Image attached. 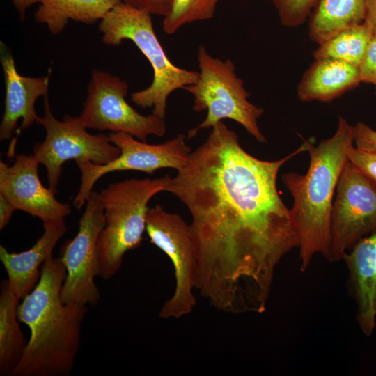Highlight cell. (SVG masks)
<instances>
[{"label":"cell","instance_id":"10","mask_svg":"<svg viewBox=\"0 0 376 376\" xmlns=\"http://www.w3.org/2000/svg\"><path fill=\"white\" fill-rule=\"evenodd\" d=\"M109 136L120 151L116 159L105 164H95L86 160L76 162L81 172V183L72 203L77 209L86 204L94 185L104 175L123 171H138L152 175L163 168L178 171L187 164L191 152L182 134L158 144L139 141L123 132H111Z\"/></svg>","mask_w":376,"mask_h":376},{"label":"cell","instance_id":"1","mask_svg":"<svg viewBox=\"0 0 376 376\" xmlns=\"http://www.w3.org/2000/svg\"><path fill=\"white\" fill-rule=\"evenodd\" d=\"M211 129L165 191L191 214L196 290L226 313H260L276 266L299 246L290 209L277 189V175L288 161L307 151L311 141L267 161L247 152L223 121Z\"/></svg>","mask_w":376,"mask_h":376},{"label":"cell","instance_id":"22","mask_svg":"<svg viewBox=\"0 0 376 376\" xmlns=\"http://www.w3.org/2000/svg\"><path fill=\"white\" fill-rule=\"evenodd\" d=\"M219 0H171L169 13L164 17L163 31L168 35L185 24L210 19Z\"/></svg>","mask_w":376,"mask_h":376},{"label":"cell","instance_id":"5","mask_svg":"<svg viewBox=\"0 0 376 376\" xmlns=\"http://www.w3.org/2000/svg\"><path fill=\"white\" fill-rule=\"evenodd\" d=\"M171 177L128 179L109 184L99 193L104 226L97 243L99 276L112 278L121 268L124 255L138 248L146 232L151 198L165 189Z\"/></svg>","mask_w":376,"mask_h":376},{"label":"cell","instance_id":"16","mask_svg":"<svg viewBox=\"0 0 376 376\" xmlns=\"http://www.w3.org/2000/svg\"><path fill=\"white\" fill-rule=\"evenodd\" d=\"M43 233L33 246L20 253H10L0 246V260L12 293L19 299L37 285L44 263L52 256L57 242L67 232L65 219L43 222Z\"/></svg>","mask_w":376,"mask_h":376},{"label":"cell","instance_id":"14","mask_svg":"<svg viewBox=\"0 0 376 376\" xmlns=\"http://www.w3.org/2000/svg\"><path fill=\"white\" fill-rule=\"evenodd\" d=\"M1 64L6 95L4 111L0 125V140L10 139L22 120L19 131L31 126L38 116L35 103L41 96L48 95L50 72L43 77H24L16 68L8 47L1 42Z\"/></svg>","mask_w":376,"mask_h":376},{"label":"cell","instance_id":"2","mask_svg":"<svg viewBox=\"0 0 376 376\" xmlns=\"http://www.w3.org/2000/svg\"><path fill=\"white\" fill-rule=\"evenodd\" d=\"M65 277L61 260L52 256L36 287L19 304L17 317L29 328L30 338L10 376H68L73 369L87 306L61 300Z\"/></svg>","mask_w":376,"mask_h":376},{"label":"cell","instance_id":"15","mask_svg":"<svg viewBox=\"0 0 376 376\" xmlns=\"http://www.w3.org/2000/svg\"><path fill=\"white\" fill-rule=\"evenodd\" d=\"M343 260L348 270L358 325L366 336H370L376 325V231L359 241Z\"/></svg>","mask_w":376,"mask_h":376},{"label":"cell","instance_id":"11","mask_svg":"<svg viewBox=\"0 0 376 376\" xmlns=\"http://www.w3.org/2000/svg\"><path fill=\"white\" fill-rule=\"evenodd\" d=\"M375 231L376 189L347 161L336 189L325 258L343 260L359 241Z\"/></svg>","mask_w":376,"mask_h":376},{"label":"cell","instance_id":"8","mask_svg":"<svg viewBox=\"0 0 376 376\" xmlns=\"http://www.w3.org/2000/svg\"><path fill=\"white\" fill-rule=\"evenodd\" d=\"M146 232L150 242L162 251L173 264L175 290L159 311L164 319L180 318L196 306V256L189 224L178 214L166 212L161 205L149 207Z\"/></svg>","mask_w":376,"mask_h":376},{"label":"cell","instance_id":"26","mask_svg":"<svg viewBox=\"0 0 376 376\" xmlns=\"http://www.w3.org/2000/svg\"><path fill=\"white\" fill-rule=\"evenodd\" d=\"M354 143L360 150L376 152V130L358 122L354 126Z\"/></svg>","mask_w":376,"mask_h":376},{"label":"cell","instance_id":"29","mask_svg":"<svg viewBox=\"0 0 376 376\" xmlns=\"http://www.w3.org/2000/svg\"><path fill=\"white\" fill-rule=\"evenodd\" d=\"M15 209L12 204L0 194V230H3L9 223Z\"/></svg>","mask_w":376,"mask_h":376},{"label":"cell","instance_id":"7","mask_svg":"<svg viewBox=\"0 0 376 376\" xmlns=\"http://www.w3.org/2000/svg\"><path fill=\"white\" fill-rule=\"evenodd\" d=\"M44 116H38L36 123L45 127L46 135L43 141L35 144L33 156L45 166L49 188L55 194L65 162L86 160L105 164L120 155V149L109 135L88 133L78 116L66 115L62 120L56 119L48 95L44 97Z\"/></svg>","mask_w":376,"mask_h":376},{"label":"cell","instance_id":"27","mask_svg":"<svg viewBox=\"0 0 376 376\" xmlns=\"http://www.w3.org/2000/svg\"><path fill=\"white\" fill-rule=\"evenodd\" d=\"M132 8L151 15L165 17L170 10L171 0H118Z\"/></svg>","mask_w":376,"mask_h":376},{"label":"cell","instance_id":"9","mask_svg":"<svg viewBox=\"0 0 376 376\" xmlns=\"http://www.w3.org/2000/svg\"><path fill=\"white\" fill-rule=\"evenodd\" d=\"M129 86L118 76L97 69L91 72L87 96L78 116L87 129L123 132L146 141L151 135L163 136L164 118L143 116L126 101Z\"/></svg>","mask_w":376,"mask_h":376},{"label":"cell","instance_id":"13","mask_svg":"<svg viewBox=\"0 0 376 376\" xmlns=\"http://www.w3.org/2000/svg\"><path fill=\"white\" fill-rule=\"evenodd\" d=\"M38 162L33 155H18L12 165L0 161V194L15 210L39 218L42 223L65 219L71 207L55 198L40 182Z\"/></svg>","mask_w":376,"mask_h":376},{"label":"cell","instance_id":"17","mask_svg":"<svg viewBox=\"0 0 376 376\" xmlns=\"http://www.w3.org/2000/svg\"><path fill=\"white\" fill-rule=\"evenodd\" d=\"M361 83L358 67L334 58L316 59L297 86L304 102H330Z\"/></svg>","mask_w":376,"mask_h":376},{"label":"cell","instance_id":"19","mask_svg":"<svg viewBox=\"0 0 376 376\" xmlns=\"http://www.w3.org/2000/svg\"><path fill=\"white\" fill-rule=\"evenodd\" d=\"M366 0H318L310 15V39L320 45L363 22Z\"/></svg>","mask_w":376,"mask_h":376},{"label":"cell","instance_id":"23","mask_svg":"<svg viewBox=\"0 0 376 376\" xmlns=\"http://www.w3.org/2000/svg\"><path fill=\"white\" fill-rule=\"evenodd\" d=\"M281 23L294 28L303 24L310 17L318 0H272Z\"/></svg>","mask_w":376,"mask_h":376},{"label":"cell","instance_id":"12","mask_svg":"<svg viewBox=\"0 0 376 376\" xmlns=\"http://www.w3.org/2000/svg\"><path fill=\"white\" fill-rule=\"evenodd\" d=\"M85 205L77 235L62 249L60 259L65 267L66 277L61 298L64 303L87 306H95L100 300L95 282L99 276L97 243L105 219L99 193L92 191Z\"/></svg>","mask_w":376,"mask_h":376},{"label":"cell","instance_id":"30","mask_svg":"<svg viewBox=\"0 0 376 376\" xmlns=\"http://www.w3.org/2000/svg\"><path fill=\"white\" fill-rule=\"evenodd\" d=\"M41 0H12L13 4L18 12L20 19L25 18L27 9L34 4L40 3Z\"/></svg>","mask_w":376,"mask_h":376},{"label":"cell","instance_id":"3","mask_svg":"<svg viewBox=\"0 0 376 376\" xmlns=\"http://www.w3.org/2000/svg\"><path fill=\"white\" fill-rule=\"evenodd\" d=\"M354 144V126L340 116L330 138L307 150L309 166L306 174L285 173L281 180L292 197L290 209L296 229L300 269L306 271L316 254L324 258L330 241L331 214L336 189L347 162V149Z\"/></svg>","mask_w":376,"mask_h":376},{"label":"cell","instance_id":"21","mask_svg":"<svg viewBox=\"0 0 376 376\" xmlns=\"http://www.w3.org/2000/svg\"><path fill=\"white\" fill-rule=\"evenodd\" d=\"M372 37L369 29L361 23L345 29L320 44L313 55L315 60L334 58L358 67Z\"/></svg>","mask_w":376,"mask_h":376},{"label":"cell","instance_id":"18","mask_svg":"<svg viewBox=\"0 0 376 376\" xmlns=\"http://www.w3.org/2000/svg\"><path fill=\"white\" fill-rule=\"evenodd\" d=\"M118 3V0H41L34 18L56 35L69 20L86 24L101 20Z\"/></svg>","mask_w":376,"mask_h":376},{"label":"cell","instance_id":"25","mask_svg":"<svg viewBox=\"0 0 376 376\" xmlns=\"http://www.w3.org/2000/svg\"><path fill=\"white\" fill-rule=\"evenodd\" d=\"M358 70L361 82L373 84L376 93V35L373 36Z\"/></svg>","mask_w":376,"mask_h":376},{"label":"cell","instance_id":"28","mask_svg":"<svg viewBox=\"0 0 376 376\" xmlns=\"http://www.w3.org/2000/svg\"><path fill=\"white\" fill-rule=\"evenodd\" d=\"M363 23L373 36L376 35V0H366V15Z\"/></svg>","mask_w":376,"mask_h":376},{"label":"cell","instance_id":"6","mask_svg":"<svg viewBox=\"0 0 376 376\" xmlns=\"http://www.w3.org/2000/svg\"><path fill=\"white\" fill-rule=\"evenodd\" d=\"M197 61L198 79L184 90L194 97L193 110L207 111V115L199 125L189 130L188 138L227 118L240 124L258 142L266 143L258 124L263 109L249 100V93L244 81L236 75L233 62L213 57L203 45L198 47Z\"/></svg>","mask_w":376,"mask_h":376},{"label":"cell","instance_id":"4","mask_svg":"<svg viewBox=\"0 0 376 376\" xmlns=\"http://www.w3.org/2000/svg\"><path fill=\"white\" fill-rule=\"evenodd\" d=\"M151 15L119 2L100 20L99 31L103 43L118 45L130 40L146 56L153 79L149 86L132 93L131 100L141 108H152V113L165 118L169 96L194 84L198 72L179 68L171 61L155 33Z\"/></svg>","mask_w":376,"mask_h":376},{"label":"cell","instance_id":"20","mask_svg":"<svg viewBox=\"0 0 376 376\" xmlns=\"http://www.w3.org/2000/svg\"><path fill=\"white\" fill-rule=\"evenodd\" d=\"M0 288V375L10 376L24 353L28 340L17 317L20 299L10 291L7 279L2 281Z\"/></svg>","mask_w":376,"mask_h":376},{"label":"cell","instance_id":"24","mask_svg":"<svg viewBox=\"0 0 376 376\" xmlns=\"http://www.w3.org/2000/svg\"><path fill=\"white\" fill-rule=\"evenodd\" d=\"M347 159L376 189V152L360 150L354 144L347 149Z\"/></svg>","mask_w":376,"mask_h":376}]
</instances>
